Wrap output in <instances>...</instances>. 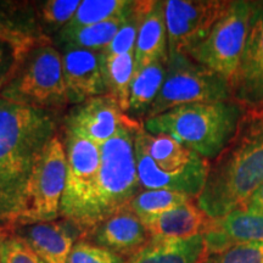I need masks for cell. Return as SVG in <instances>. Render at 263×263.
Here are the masks:
<instances>
[{"mask_svg": "<svg viewBox=\"0 0 263 263\" xmlns=\"http://www.w3.org/2000/svg\"><path fill=\"white\" fill-rule=\"evenodd\" d=\"M44 41L51 39L43 34L35 3L0 2V43L14 49L17 61Z\"/></svg>", "mask_w": 263, "mask_h": 263, "instance_id": "obj_17", "label": "cell"}, {"mask_svg": "<svg viewBox=\"0 0 263 263\" xmlns=\"http://www.w3.org/2000/svg\"><path fill=\"white\" fill-rule=\"evenodd\" d=\"M147 0L145 2H133V5L128 12L126 20L123 21L118 32L115 35L110 45L101 51L104 57H115V55H123L136 50L138 33L145 12Z\"/></svg>", "mask_w": 263, "mask_h": 263, "instance_id": "obj_28", "label": "cell"}, {"mask_svg": "<svg viewBox=\"0 0 263 263\" xmlns=\"http://www.w3.org/2000/svg\"><path fill=\"white\" fill-rule=\"evenodd\" d=\"M153 238L186 239L202 235L211 219L190 200L176 209L141 221Z\"/></svg>", "mask_w": 263, "mask_h": 263, "instance_id": "obj_19", "label": "cell"}, {"mask_svg": "<svg viewBox=\"0 0 263 263\" xmlns=\"http://www.w3.org/2000/svg\"><path fill=\"white\" fill-rule=\"evenodd\" d=\"M58 129V111L0 98V230L5 234L14 233L33 167Z\"/></svg>", "mask_w": 263, "mask_h": 263, "instance_id": "obj_1", "label": "cell"}, {"mask_svg": "<svg viewBox=\"0 0 263 263\" xmlns=\"http://www.w3.org/2000/svg\"><path fill=\"white\" fill-rule=\"evenodd\" d=\"M151 238L150 232L139 217L126 207L91 228L83 239L129 259Z\"/></svg>", "mask_w": 263, "mask_h": 263, "instance_id": "obj_14", "label": "cell"}, {"mask_svg": "<svg viewBox=\"0 0 263 263\" xmlns=\"http://www.w3.org/2000/svg\"><path fill=\"white\" fill-rule=\"evenodd\" d=\"M138 122L124 114L108 94L76 105L66 117V130L101 146L126 124Z\"/></svg>", "mask_w": 263, "mask_h": 263, "instance_id": "obj_12", "label": "cell"}, {"mask_svg": "<svg viewBox=\"0 0 263 263\" xmlns=\"http://www.w3.org/2000/svg\"><path fill=\"white\" fill-rule=\"evenodd\" d=\"M200 263H263V241L235 244L217 254H202Z\"/></svg>", "mask_w": 263, "mask_h": 263, "instance_id": "obj_29", "label": "cell"}, {"mask_svg": "<svg viewBox=\"0 0 263 263\" xmlns=\"http://www.w3.org/2000/svg\"><path fill=\"white\" fill-rule=\"evenodd\" d=\"M66 177L67 160L65 144L57 134L33 167L25 193L24 210L16 228L57 221L61 217Z\"/></svg>", "mask_w": 263, "mask_h": 263, "instance_id": "obj_9", "label": "cell"}, {"mask_svg": "<svg viewBox=\"0 0 263 263\" xmlns=\"http://www.w3.org/2000/svg\"><path fill=\"white\" fill-rule=\"evenodd\" d=\"M65 133L67 177L61 202V217L78 224L97 188L100 146L68 132Z\"/></svg>", "mask_w": 263, "mask_h": 263, "instance_id": "obj_10", "label": "cell"}, {"mask_svg": "<svg viewBox=\"0 0 263 263\" xmlns=\"http://www.w3.org/2000/svg\"><path fill=\"white\" fill-rule=\"evenodd\" d=\"M3 89V87H2V85H0V90H2Z\"/></svg>", "mask_w": 263, "mask_h": 263, "instance_id": "obj_36", "label": "cell"}, {"mask_svg": "<svg viewBox=\"0 0 263 263\" xmlns=\"http://www.w3.org/2000/svg\"><path fill=\"white\" fill-rule=\"evenodd\" d=\"M12 234L24 239L44 263H68L73 245L83 239L80 227L65 218L18 227Z\"/></svg>", "mask_w": 263, "mask_h": 263, "instance_id": "obj_16", "label": "cell"}, {"mask_svg": "<svg viewBox=\"0 0 263 263\" xmlns=\"http://www.w3.org/2000/svg\"><path fill=\"white\" fill-rule=\"evenodd\" d=\"M60 52L70 104L78 105L90 98L106 94L101 51L65 49Z\"/></svg>", "mask_w": 263, "mask_h": 263, "instance_id": "obj_15", "label": "cell"}, {"mask_svg": "<svg viewBox=\"0 0 263 263\" xmlns=\"http://www.w3.org/2000/svg\"><path fill=\"white\" fill-rule=\"evenodd\" d=\"M6 236H8V234H5V233H3L2 230H0V245H2V242H3V240H4Z\"/></svg>", "mask_w": 263, "mask_h": 263, "instance_id": "obj_34", "label": "cell"}, {"mask_svg": "<svg viewBox=\"0 0 263 263\" xmlns=\"http://www.w3.org/2000/svg\"><path fill=\"white\" fill-rule=\"evenodd\" d=\"M103 58V77L106 94L112 97L124 114L129 110L130 85L136 71L134 52Z\"/></svg>", "mask_w": 263, "mask_h": 263, "instance_id": "obj_24", "label": "cell"}, {"mask_svg": "<svg viewBox=\"0 0 263 263\" xmlns=\"http://www.w3.org/2000/svg\"><path fill=\"white\" fill-rule=\"evenodd\" d=\"M16 62L15 51L10 45L0 43V85L4 87L9 78L11 77Z\"/></svg>", "mask_w": 263, "mask_h": 263, "instance_id": "obj_32", "label": "cell"}, {"mask_svg": "<svg viewBox=\"0 0 263 263\" xmlns=\"http://www.w3.org/2000/svg\"><path fill=\"white\" fill-rule=\"evenodd\" d=\"M166 65L163 62L136 68L130 85L129 110L127 115L132 120L143 123L156 100L166 77Z\"/></svg>", "mask_w": 263, "mask_h": 263, "instance_id": "obj_23", "label": "cell"}, {"mask_svg": "<svg viewBox=\"0 0 263 263\" xmlns=\"http://www.w3.org/2000/svg\"><path fill=\"white\" fill-rule=\"evenodd\" d=\"M81 2L78 0H47L35 2L37 17L43 34L52 39L70 24Z\"/></svg>", "mask_w": 263, "mask_h": 263, "instance_id": "obj_26", "label": "cell"}, {"mask_svg": "<svg viewBox=\"0 0 263 263\" xmlns=\"http://www.w3.org/2000/svg\"><path fill=\"white\" fill-rule=\"evenodd\" d=\"M263 184V110L245 111L235 136L210 164L202 192L195 199L210 219L244 209Z\"/></svg>", "mask_w": 263, "mask_h": 263, "instance_id": "obj_2", "label": "cell"}, {"mask_svg": "<svg viewBox=\"0 0 263 263\" xmlns=\"http://www.w3.org/2000/svg\"><path fill=\"white\" fill-rule=\"evenodd\" d=\"M132 5H133V3H132ZM132 5L124 14L106 20L100 24L85 26V27L76 29L64 28L51 39L52 44H55V47H58L60 51L65 50V49L103 51L112 42L118 29L126 20Z\"/></svg>", "mask_w": 263, "mask_h": 263, "instance_id": "obj_22", "label": "cell"}, {"mask_svg": "<svg viewBox=\"0 0 263 263\" xmlns=\"http://www.w3.org/2000/svg\"><path fill=\"white\" fill-rule=\"evenodd\" d=\"M244 209L256 210V211H263V184L254 193V195L250 197Z\"/></svg>", "mask_w": 263, "mask_h": 263, "instance_id": "obj_33", "label": "cell"}, {"mask_svg": "<svg viewBox=\"0 0 263 263\" xmlns=\"http://www.w3.org/2000/svg\"><path fill=\"white\" fill-rule=\"evenodd\" d=\"M227 100H233L232 87L222 76L197 64L186 54H171L162 88L147 117L183 105Z\"/></svg>", "mask_w": 263, "mask_h": 263, "instance_id": "obj_7", "label": "cell"}, {"mask_svg": "<svg viewBox=\"0 0 263 263\" xmlns=\"http://www.w3.org/2000/svg\"><path fill=\"white\" fill-rule=\"evenodd\" d=\"M140 122L126 124L114 138L100 146V168L93 199L78 227L83 238L91 228L126 209L141 192L138 178L134 139Z\"/></svg>", "mask_w": 263, "mask_h": 263, "instance_id": "obj_5", "label": "cell"}, {"mask_svg": "<svg viewBox=\"0 0 263 263\" xmlns=\"http://www.w3.org/2000/svg\"><path fill=\"white\" fill-rule=\"evenodd\" d=\"M2 263H44L35 251L24 239L16 234H10L0 245Z\"/></svg>", "mask_w": 263, "mask_h": 263, "instance_id": "obj_31", "label": "cell"}, {"mask_svg": "<svg viewBox=\"0 0 263 263\" xmlns=\"http://www.w3.org/2000/svg\"><path fill=\"white\" fill-rule=\"evenodd\" d=\"M233 100L246 111L263 110V11L254 2L248 42L232 84Z\"/></svg>", "mask_w": 263, "mask_h": 263, "instance_id": "obj_13", "label": "cell"}, {"mask_svg": "<svg viewBox=\"0 0 263 263\" xmlns=\"http://www.w3.org/2000/svg\"><path fill=\"white\" fill-rule=\"evenodd\" d=\"M190 200L194 199L185 194L172 192V190L144 189L132 200L128 209L132 210L143 221L149 217L161 215L176 209Z\"/></svg>", "mask_w": 263, "mask_h": 263, "instance_id": "obj_25", "label": "cell"}, {"mask_svg": "<svg viewBox=\"0 0 263 263\" xmlns=\"http://www.w3.org/2000/svg\"><path fill=\"white\" fill-rule=\"evenodd\" d=\"M168 58V35L164 17V2L147 0L134 50L136 68L144 67L153 62L167 64Z\"/></svg>", "mask_w": 263, "mask_h": 263, "instance_id": "obj_18", "label": "cell"}, {"mask_svg": "<svg viewBox=\"0 0 263 263\" xmlns=\"http://www.w3.org/2000/svg\"><path fill=\"white\" fill-rule=\"evenodd\" d=\"M141 189H166L195 200L209 176L207 161L166 134H151L141 126L134 139Z\"/></svg>", "mask_w": 263, "mask_h": 263, "instance_id": "obj_4", "label": "cell"}, {"mask_svg": "<svg viewBox=\"0 0 263 263\" xmlns=\"http://www.w3.org/2000/svg\"><path fill=\"white\" fill-rule=\"evenodd\" d=\"M122 256L81 239L71 250L68 263H127Z\"/></svg>", "mask_w": 263, "mask_h": 263, "instance_id": "obj_30", "label": "cell"}, {"mask_svg": "<svg viewBox=\"0 0 263 263\" xmlns=\"http://www.w3.org/2000/svg\"><path fill=\"white\" fill-rule=\"evenodd\" d=\"M0 263H2V261H0Z\"/></svg>", "mask_w": 263, "mask_h": 263, "instance_id": "obj_37", "label": "cell"}, {"mask_svg": "<svg viewBox=\"0 0 263 263\" xmlns=\"http://www.w3.org/2000/svg\"><path fill=\"white\" fill-rule=\"evenodd\" d=\"M0 98L25 106L59 111L70 104L66 90L62 57L52 41L32 48L17 61Z\"/></svg>", "mask_w": 263, "mask_h": 263, "instance_id": "obj_6", "label": "cell"}, {"mask_svg": "<svg viewBox=\"0 0 263 263\" xmlns=\"http://www.w3.org/2000/svg\"><path fill=\"white\" fill-rule=\"evenodd\" d=\"M202 254V235L186 239L151 238L127 263H200Z\"/></svg>", "mask_w": 263, "mask_h": 263, "instance_id": "obj_21", "label": "cell"}, {"mask_svg": "<svg viewBox=\"0 0 263 263\" xmlns=\"http://www.w3.org/2000/svg\"><path fill=\"white\" fill-rule=\"evenodd\" d=\"M252 14L254 2H229L209 35L186 55L232 84L248 42Z\"/></svg>", "mask_w": 263, "mask_h": 263, "instance_id": "obj_8", "label": "cell"}, {"mask_svg": "<svg viewBox=\"0 0 263 263\" xmlns=\"http://www.w3.org/2000/svg\"><path fill=\"white\" fill-rule=\"evenodd\" d=\"M245 111L235 100L189 104L147 117L143 127L151 134L172 137L212 162L235 136Z\"/></svg>", "mask_w": 263, "mask_h": 263, "instance_id": "obj_3", "label": "cell"}, {"mask_svg": "<svg viewBox=\"0 0 263 263\" xmlns=\"http://www.w3.org/2000/svg\"><path fill=\"white\" fill-rule=\"evenodd\" d=\"M222 0H167L164 2L168 50L188 54L211 32L228 8Z\"/></svg>", "mask_w": 263, "mask_h": 263, "instance_id": "obj_11", "label": "cell"}, {"mask_svg": "<svg viewBox=\"0 0 263 263\" xmlns=\"http://www.w3.org/2000/svg\"><path fill=\"white\" fill-rule=\"evenodd\" d=\"M132 3L129 0H84L81 2L73 18L65 28L76 29L100 24L124 14Z\"/></svg>", "mask_w": 263, "mask_h": 263, "instance_id": "obj_27", "label": "cell"}, {"mask_svg": "<svg viewBox=\"0 0 263 263\" xmlns=\"http://www.w3.org/2000/svg\"><path fill=\"white\" fill-rule=\"evenodd\" d=\"M258 5H259V8H261L262 11H263V2H258Z\"/></svg>", "mask_w": 263, "mask_h": 263, "instance_id": "obj_35", "label": "cell"}, {"mask_svg": "<svg viewBox=\"0 0 263 263\" xmlns=\"http://www.w3.org/2000/svg\"><path fill=\"white\" fill-rule=\"evenodd\" d=\"M206 230L218 240L223 250L235 244L263 241V211L239 209L219 219H211Z\"/></svg>", "mask_w": 263, "mask_h": 263, "instance_id": "obj_20", "label": "cell"}]
</instances>
